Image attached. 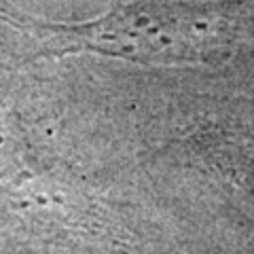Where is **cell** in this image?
<instances>
[{
  "mask_svg": "<svg viewBox=\"0 0 254 254\" xmlns=\"http://www.w3.org/2000/svg\"><path fill=\"white\" fill-rule=\"evenodd\" d=\"M41 32L51 53L218 66L254 38V0H138L95 21Z\"/></svg>",
  "mask_w": 254,
  "mask_h": 254,
  "instance_id": "cell-1",
  "label": "cell"
}]
</instances>
